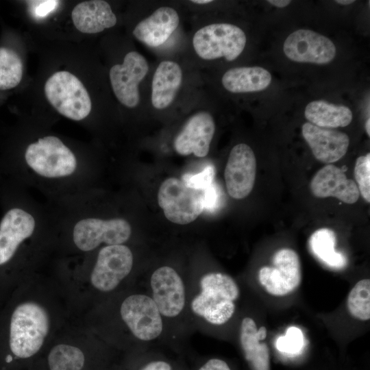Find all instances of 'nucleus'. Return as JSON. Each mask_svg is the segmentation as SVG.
I'll return each mask as SVG.
<instances>
[{
  "label": "nucleus",
  "mask_w": 370,
  "mask_h": 370,
  "mask_svg": "<svg viewBox=\"0 0 370 370\" xmlns=\"http://www.w3.org/2000/svg\"><path fill=\"white\" fill-rule=\"evenodd\" d=\"M201 293L192 301L195 314L208 323L220 325L227 323L235 312V301L240 289L234 280L222 273H209L200 280Z\"/></svg>",
  "instance_id": "obj_2"
},
{
  "label": "nucleus",
  "mask_w": 370,
  "mask_h": 370,
  "mask_svg": "<svg viewBox=\"0 0 370 370\" xmlns=\"http://www.w3.org/2000/svg\"><path fill=\"white\" fill-rule=\"evenodd\" d=\"M309 247L312 254L326 265L341 269L347 263L346 258L335 249L336 234L329 228L314 231L309 238Z\"/></svg>",
  "instance_id": "obj_25"
},
{
  "label": "nucleus",
  "mask_w": 370,
  "mask_h": 370,
  "mask_svg": "<svg viewBox=\"0 0 370 370\" xmlns=\"http://www.w3.org/2000/svg\"><path fill=\"white\" fill-rule=\"evenodd\" d=\"M267 335L266 327L258 330L255 321L245 317L240 328L241 347L247 362L253 370H270L269 347L264 341Z\"/></svg>",
  "instance_id": "obj_21"
},
{
  "label": "nucleus",
  "mask_w": 370,
  "mask_h": 370,
  "mask_svg": "<svg viewBox=\"0 0 370 370\" xmlns=\"http://www.w3.org/2000/svg\"><path fill=\"white\" fill-rule=\"evenodd\" d=\"M121 315L134 336L141 341H152L162 332L161 314L153 299L147 295L127 297L121 304Z\"/></svg>",
  "instance_id": "obj_10"
},
{
  "label": "nucleus",
  "mask_w": 370,
  "mask_h": 370,
  "mask_svg": "<svg viewBox=\"0 0 370 370\" xmlns=\"http://www.w3.org/2000/svg\"><path fill=\"white\" fill-rule=\"evenodd\" d=\"M49 327L47 312L41 306L29 301L18 305L9 324L8 345L12 360L36 354L43 344Z\"/></svg>",
  "instance_id": "obj_1"
},
{
  "label": "nucleus",
  "mask_w": 370,
  "mask_h": 370,
  "mask_svg": "<svg viewBox=\"0 0 370 370\" xmlns=\"http://www.w3.org/2000/svg\"><path fill=\"white\" fill-rule=\"evenodd\" d=\"M153 300L161 315L177 317L184 309L186 295L183 281L171 267L157 269L151 277Z\"/></svg>",
  "instance_id": "obj_15"
},
{
  "label": "nucleus",
  "mask_w": 370,
  "mask_h": 370,
  "mask_svg": "<svg viewBox=\"0 0 370 370\" xmlns=\"http://www.w3.org/2000/svg\"><path fill=\"white\" fill-rule=\"evenodd\" d=\"M284 54L297 62L325 64L336 56V47L328 38L310 29L293 32L285 40Z\"/></svg>",
  "instance_id": "obj_12"
},
{
  "label": "nucleus",
  "mask_w": 370,
  "mask_h": 370,
  "mask_svg": "<svg viewBox=\"0 0 370 370\" xmlns=\"http://www.w3.org/2000/svg\"><path fill=\"white\" fill-rule=\"evenodd\" d=\"M304 115L309 123L327 129L346 127L353 117L348 107L323 100L310 102L305 108Z\"/></svg>",
  "instance_id": "obj_24"
},
{
  "label": "nucleus",
  "mask_w": 370,
  "mask_h": 370,
  "mask_svg": "<svg viewBox=\"0 0 370 370\" xmlns=\"http://www.w3.org/2000/svg\"><path fill=\"white\" fill-rule=\"evenodd\" d=\"M256 174V160L251 148L245 143L235 145L230 151L224 173L229 195L236 199L249 195Z\"/></svg>",
  "instance_id": "obj_13"
},
{
  "label": "nucleus",
  "mask_w": 370,
  "mask_h": 370,
  "mask_svg": "<svg viewBox=\"0 0 370 370\" xmlns=\"http://www.w3.org/2000/svg\"><path fill=\"white\" fill-rule=\"evenodd\" d=\"M301 132L315 158L328 164L344 156L349 145L345 133L319 127L309 122L302 125Z\"/></svg>",
  "instance_id": "obj_17"
},
{
  "label": "nucleus",
  "mask_w": 370,
  "mask_h": 370,
  "mask_svg": "<svg viewBox=\"0 0 370 370\" xmlns=\"http://www.w3.org/2000/svg\"><path fill=\"white\" fill-rule=\"evenodd\" d=\"M158 202L168 220L185 225L204 211V191L188 186L177 177H169L159 188Z\"/></svg>",
  "instance_id": "obj_6"
},
{
  "label": "nucleus",
  "mask_w": 370,
  "mask_h": 370,
  "mask_svg": "<svg viewBox=\"0 0 370 370\" xmlns=\"http://www.w3.org/2000/svg\"><path fill=\"white\" fill-rule=\"evenodd\" d=\"M132 266L133 255L129 247L106 246L99 252L90 275L91 283L101 291H111L130 273Z\"/></svg>",
  "instance_id": "obj_11"
},
{
  "label": "nucleus",
  "mask_w": 370,
  "mask_h": 370,
  "mask_svg": "<svg viewBox=\"0 0 370 370\" xmlns=\"http://www.w3.org/2000/svg\"><path fill=\"white\" fill-rule=\"evenodd\" d=\"M246 42V35L242 29L225 23L201 27L195 32L192 40L195 53L204 60L223 58L233 61L242 53Z\"/></svg>",
  "instance_id": "obj_3"
},
{
  "label": "nucleus",
  "mask_w": 370,
  "mask_h": 370,
  "mask_svg": "<svg viewBox=\"0 0 370 370\" xmlns=\"http://www.w3.org/2000/svg\"><path fill=\"white\" fill-rule=\"evenodd\" d=\"M23 77V63L18 54L10 49L0 47V90L18 85Z\"/></svg>",
  "instance_id": "obj_27"
},
{
  "label": "nucleus",
  "mask_w": 370,
  "mask_h": 370,
  "mask_svg": "<svg viewBox=\"0 0 370 370\" xmlns=\"http://www.w3.org/2000/svg\"><path fill=\"white\" fill-rule=\"evenodd\" d=\"M370 119L369 118L365 123V130L368 136H370Z\"/></svg>",
  "instance_id": "obj_39"
},
{
  "label": "nucleus",
  "mask_w": 370,
  "mask_h": 370,
  "mask_svg": "<svg viewBox=\"0 0 370 370\" xmlns=\"http://www.w3.org/2000/svg\"><path fill=\"white\" fill-rule=\"evenodd\" d=\"M149 65L146 58L137 51H130L122 64H114L109 75L112 90L119 101L133 108L140 102V83L147 75Z\"/></svg>",
  "instance_id": "obj_9"
},
{
  "label": "nucleus",
  "mask_w": 370,
  "mask_h": 370,
  "mask_svg": "<svg viewBox=\"0 0 370 370\" xmlns=\"http://www.w3.org/2000/svg\"><path fill=\"white\" fill-rule=\"evenodd\" d=\"M25 160L34 172L48 178L69 176L77 167L73 153L54 136L39 138L37 142L29 145L25 150Z\"/></svg>",
  "instance_id": "obj_5"
},
{
  "label": "nucleus",
  "mask_w": 370,
  "mask_h": 370,
  "mask_svg": "<svg viewBox=\"0 0 370 370\" xmlns=\"http://www.w3.org/2000/svg\"><path fill=\"white\" fill-rule=\"evenodd\" d=\"M196 370H231V369L225 360L211 358L202 363Z\"/></svg>",
  "instance_id": "obj_35"
},
{
  "label": "nucleus",
  "mask_w": 370,
  "mask_h": 370,
  "mask_svg": "<svg viewBox=\"0 0 370 370\" xmlns=\"http://www.w3.org/2000/svg\"><path fill=\"white\" fill-rule=\"evenodd\" d=\"M137 370H175V368L169 360L157 358L145 360Z\"/></svg>",
  "instance_id": "obj_34"
},
{
  "label": "nucleus",
  "mask_w": 370,
  "mask_h": 370,
  "mask_svg": "<svg viewBox=\"0 0 370 370\" xmlns=\"http://www.w3.org/2000/svg\"><path fill=\"white\" fill-rule=\"evenodd\" d=\"M335 2L338 3V4H341V5H349V4H352V3H354L355 1H354V0H337V1H335Z\"/></svg>",
  "instance_id": "obj_37"
},
{
  "label": "nucleus",
  "mask_w": 370,
  "mask_h": 370,
  "mask_svg": "<svg viewBox=\"0 0 370 370\" xmlns=\"http://www.w3.org/2000/svg\"><path fill=\"white\" fill-rule=\"evenodd\" d=\"M219 192L214 183L204 190V210L212 212L219 205Z\"/></svg>",
  "instance_id": "obj_33"
},
{
  "label": "nucleus",
  "mask_w": 370,
  "mask_h": 370,
  "mask_svg": "<svg viewBox=\"0 0 370 370\" xmlns=\"http://www.w3.org/2000/svg\"><path fill=\"white\" fill-rule=\"evenodd\" d=\"M45 92L52 106L70 119L82 120L91 111V100L86 89L76 76L68 71L53 74L45 83Z\"/></svg>",
  "instance_id": "obj_4"
},
{
  "label": "nucleus",
  "mask_w": 370,
  "mask_h": 370,
  "mask_svg": "<svg viewBox=\"0 0 370 370\" xmlns=\"http://www.w3.org/2000/svg\"><path fill=\"white\" fill-rule=\"evenodd\" d=\"M271 82V73L260 66H241L227 70L223 75V86L232 93L254 92L266 89Z\"/></svg>",
  "instance_id": "obj_23"
},
{
  "label": "nucleus",
  "mask_w": 370,
  "mask_h": 370,
  "mask_svg": "<svg viewBox=\"0 0 370 370\" xmlns=\"http://www.w3.org/2000/svg\"><path fill=\"white\" fill-rule=\"evenodd\" d=\"M179 24L178 12L173 8L163 6L140 21L134 27L133 35L142 43L156 47L169 39Z\"/></svg>",
  "instance_id": "obj_19"
},
{
  "label": "nucleus",
  "mask_w": 370,
  "mask_h": 370,
  "mask_svg": "<svg viewBox=\"0 0 370 370\" xmlns=\"http://www.w3.org/2000/svg\"><path fill=\"white\" fill-rule=\"evenodd\" d=\"M267 2L277 8H285L290 4L289 0H268Z\"/></svg>",
  "instance_id": "obj_36"
},
{
  "label": "nucleus",
  "mask_w": 370,
  "mask_h": 370,
  "mask_svg": "<svg viewBox=\"0 0 370 370\" xmlns=\"http://www.w3.org/2000/svg\"><path fill=\"white\" fill-rule=\"evenodd\" d=\"M47 361L50 370H82L85 356L76 347L60 344L50 351Z\"/></svg>",
  "instance_id": "obj_26"
},
{
  "label": "nucleus",
  "mask_w": 370,
  "mask_h": 370,
  "mask_svg": "<svg viewBox=\"0 0 370 370\" xmlns=\"http://www.w3.org/2000/svg\"><path fill=\"white\" fill-rule=\"evenodd\" d=\"M32 214L19 207L6 210L0 221V267L8 264L20 245L30 237L35 229Z\"/></svg>",
  "instance_id": "obj_16"
},
{
  "label": "nucleus",
  "mask_w": 370,
  "mask_h": 370,
  "mask_svg": "<svg viewBox=\"0 0 370 370\" xmlns=\"http://www.w3.org/2000/svg\"><path fill=\"white\" fill-rule=\"evenodd\" d=\"M301 332L295 327L289 328L284 336L280 337L277 341V347L281 352L295 354L302 346Z\"/></svg>",
  "instance_id": "obj_31"
},
{
  "label": "nucleus",
  "mask_w": 370,
  "mask_h": 370,
  "mask_svg": "<svg viewBox=\"0 0 370 370\" xmlns=\"http://www.w3.org/2000/svg\"><path fill=\"white\" fill-rule=\"evenodd\" d=\"M183 73L175 61L163 60L156 67L151 82V101L153 107L162 110L174 101L181 87Z\"/></svg>",
  "instance_id": "obj_20"
},
{
  "label": "nucleus",
  "mask_w": 370,
  "mask_h": 370,
  "mask_svg": "<svg viewBox=\"0 0 370 370\" xmlns=\"http://www.w3.org/2000/svg\"><path fill=\"white\" fill-rule=\"evenodd\" d=\"M214 132L212 116L206 111L197 112L188 118L175 136L174 149L181 156L205 157L209 152Z\"/></svg>",
  "instance_id": "obj_14"
},
{
  "label": "nucleus",
  "mask_w": 370,
  "mask_h": 370,
  "mask_svg": "<svg viewBox=\"0 0 370 370\" xmlns=\"http://www.w3.org/2000/svg\"><path fill=\"white\" fill-rule=\"evenodd\" d=\"M214 167L209 164L198 173L184 174L181 180L188 186L204 191L214 183Z\"/></svg>",
  "instance_id": "obj_30"
},
{
  "label": "nucleus",
  "mask_w": 370,
  "mask_h": 370,
  "mask_svg": "<svg viewBox=\"0 0 370 370\" xmlns=\"http://www.w3.org/2000/svg\"><path fill=\"white\" fill-rule=\"evenodd\" d=\"M354 175L360 194L368 203L370 202V153L357 158Z\"/></svg>",
  "instance_id": "obj_29"
},
{
  "label": "nucleus",
  "mask_w": 370,
  "mask_h": 370,
  "mask_svg": "<svg viewBox=\"0 0 370 370\" xmlns=\"http://www.w3.org/2000/svg\"><path fill=\"white\" fill-rule=\"evenodd\" d=\"M258 282L264 291L275 297H283L298 288L301 282V267L297 253L291 248L276 251L271 265L262 267Z\"/></svg>",
  "instance_id": "obj_7"
},
{
  "label": "nucleus",
  "mask_w": 370,
  "mask_h": 370,
  "mask_svg": "<svg viewBox=\"0 0 370 370\" xmlns=\"http://www.w3.org/2000/svg\"><path fill=\"white\" fill-rule=\"evenodd\" d=\"M349 314L359 321L370 319V280H359L349 291L347 299Z\"/></svg>",
  "instance_id": "obj_28"
},
{
  "label": "nucleus",
  "mask_w": 370,
  "mask_h": 370,
  "mask_svg": "<svg viewBox=\"0 0 370 370\" xmlns=\"http://www.w3.org/2000/svg\"><path fill=\"white\" fill-rule=\"evenodd\" d=\"M310 189L316 197H333L348 204L356 202L360 196L356 182L348 179L340 168L331 164L316 173L311 180Z\"/></svg>",
  "instance_id": "obj_18"
},
{
  "label": "nucleus",
  "mask_w": 370,
  "mask_h": 370,
  "mask_svg": "<svg viewBox=\"0 0 370 370\" xmlns=\"http://www.w3.org/2000/svg\"><path fill=\"white\" fill-rule=\"evenodd\" d=\"M75 27L84 34H97L110 28L117 18L110 4L102 0H91L77 4L73 10Z\"/></svg>",
  "instance_id": "obj_22"
},
{
  "label": "nucleus",
  "mask_w": 370,
  "mask_h": 370,
  "mask_svg": "<svg viewBox=\"0 0 370 370\" xmlns=\"http://www.w3.org/2000/svg\"><path fill=\"white\" fill-rule=\"evenodd\" d=\"M32 14L36 18H44L56 9L60 1L56 0H42L27 1Z\"/></svg>",
  "instance_id": "obj_32"
},
{
  "label": "nucleus",
  "mask_w": 370,
  "mask_h": 370,
  "mask_svg": "<svg viewBox=\"0 0 370 370\" xmlns=\"http://www.w3.org/2000/svg\"><path fill=\"white\" fill-rule=\"evenodd\" d=\"M191 2L195 4L203 5V4H207V3H211L212 2V1L211 0H194V1H191Z\"/></svg>",
  "instance_id": "obj_38"
},
{
  "label": "nucleus",
  "mask_w": 370,
  "mask_h": 370,
  "mask_svg": "<svg viewBox=\"0 0 370 370\" xmlns=\"http://www.w3.org/2000/svg\"><path fill=\"white\" fill-rule=\"evenodd\" d=\"M131 233V226L125 219L87 218L75 224L73 236L75 245L80 250L88 251L102 243L109 245H121L130 238Z\"/></svg>",
  "instance_id": "obj_8"
}]
</instances>
